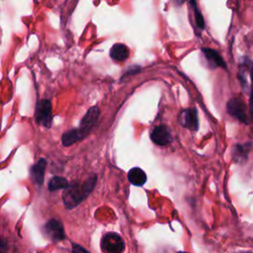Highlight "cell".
Segmentation results:
<instances>
[{"instance_id":"6da1fadb","label":"cell","mask_w":253,"mask_h":253,"mask_svg":"<svg viewBox=\"0 0 253 253\" xmlns=\"http://www.w3.org/2000/svg\"><path fill=\"white\" fill-rule=\"evenodd\" d=\"M97 183V176H90L84 183L69 184L62 195V201L67 210H72L81 204L94 190Z\"/></svg>"},{"instance_id":"7a4b0ae2","label":"cell","mask_w":253,"mask_h":253,"mask_svg":"<svg viewBox=\"0 0 253 253\" xmlns=\"http://www.w3.org/2000/svg\"><path fill=\"white\" fill-rule=\"evenodd\" d=\"M227 113L244 124H249V113L244 101L239 97L231 98L226 104Z\"/></svg>"},{"instance_id":"3957f363","label":"cell","mask_w":253,"mask_h":253,"mask_svg":"<svg viewBox=\"0 0 253 253\" xmlns=\"http://www.w3.org/2000/svg\"><path fill=\"white\" fill-rule=\"evenodd\" d=\"M35 119L39 125L47 128L50 127L52 123V112L49 100L42 99L38 101L35 109Z\"/></svg>"},{"instance_id":"277c9868","label":"cell","mask_w":253,"mask_h":253,"mask_svg":"<svg viewBox=\"0 0 253 253\" xmlns=\"http://www.w3.org/2000/svg\"><path fill=\"white\" fill-rule=\"evenodd\" d=\"M101 248L104 253H123L125 242L118 233L109 232L102 237Z\"/></svg>"},{"instance_id":"5b68a950","label":"cell","mask_w":253,"mask_h":253,"mask_svg":"<svg viewBox=\"0 0 253 253\" xmlns=\"http://www.w3.org/2000/svg\"><path fill=\"white\" fill-rule=\"evenodd\" d=\"M43 232L52 241H61L65 239V232L62 223L56 218H51L43 225Z\"/></svg>"},{"instance_id":"8992f818","label":"cell","mask_w":253,"mask_h":253,"mask_svg":"<svg viewBox=\"0 0 253 253\" xmlns=\"http://www.w3.org/2000/svg\"><path fill=\"white\" fill-rule=\"evenodd\" d=\"M179 122L181 126L190 130H197L199 127L198 113L195 108H189L181 112L179 115Z\"/></svg>"},{"instance_id":"52a82bcc","label":"cell","mask_w":253,"mask_h":253,"mask_svg":"<svg viewBox=\"0 0 253 253\" xmlns=\"http://www.w3.org/2000/svg\"><path fill=\"white\" fill-rule=\"evenodd\" d=\"M150 138L155 144L160 145V146L168 145L172 140L171 132H170L169 128L164 125H160V126H155L151 130Z\"/></svg>"},{"instance_id":"ba28073f","label":"cell","mask_w":253,"mask_h":253,"mask_svg":"<svg viewBox=\"0 0 253 253\" xmlns=\"http://www.w3.org/2000/svg\"><path fill=\"white\" fill-rule=\"evenodd\" d=\"M99 116H100L99 108L96 106L91 107L87 111V113L84 115V117L82 118V120L80 122V126L78 127L81 130H83L86 134H88L91 131V129L93 128V126H95V124L97 123Z\"/></svg>"},{"instance_id":"9c48e42d","label":"cell","mask_w":253,"mask_h":253,"mask_svg":"<svg viewBox=\"0 0 253 253\" xmlns=\"http://www.w3.org/2000/svg\"><path fill=\"white\" fill-rule=\"evenodd\" d=\"M46 164H47L46 160L44 158H41L38 160L37 163H35L31 167V170H30V175L32 180L35 182V184H37L40 187L43 183Z\"/></svg>"},{"instance_id":"30bf717a","label":"cell","mask_w":253,"mask_h":253,"mask_svg":"<svg viewBox=\"0 0 253 253\" xmlns=\"http://www.w3.org/2000/svg\"><path fill=\"white\" fill-rule=\"evenodd\" d=\"M202 52L204 53L211 68H217V67L225 68L226 67L224 60L222 59V57L220 56V54L217 51H215L211 48H203Z\"/></svg>"},{"instance_id":"8fae6325","label":"cell","mask_w":253,"mask_h":253,"mask_svg":"<svg viewBox=\"0 0 253 253\" xmlns=\"http://www.w3.org/2000/svg\"><path fill=\"white\" fill-rule=\"evenodd\" d=\"M87 134L81 130L79 127L70 129L65 131L62 136H61V143L63 144V146H70L74 143H76L77 141L83 139Z\"/></svg>"},{"instance_id":"7c38bea8","label":"cell","mask_w":253,"mask_h":253,"mask_svg":"<svg viewBox=\"0 0 253 253\" xmlns=\"http://www.w3.org/2000/svg\"><path fill=\"white\" fill-rule=\"evenodd\" d=\"M129 55V50L127 46L124 43H115L110 50V56L113 60L121 62L125 61Z\"/></svg>"},{"instance_id":"4fadbf2b","label":"cell","mask_w":253,"mask_h":253,"mask_svg":"<svg viewBox=\"0 0 253 253\" xmlns=\"http://www.w3.org/2000/svg\"><path fill=\"white\" fill-rule=\"evenodd\" d=\"M128 181L134 186H143L146 182V174L141 168L133 167L127 173Z\"/></svg>"},{"instance_id":"5bb4252c","label":"cell","mask_w":253,"mask_h":253,"mask_svg":"<svg viewBox=\"0 0 253 253\" xmlns=\"http://www.w3.org/2000/svg\"><path fill=\"white\" fill-rule=\"evenodd\" d=\"M251 148L250 143H244V144H236L232 150V157L235 162L237 163H243L246 161L249 150Z\"/></svg>"},{"instance_id":"9a60e30c","label":"cell","mask_w":253,"mask_h":253,"mask_svg":"<svg viewBox=\"0 0 253 253\" xmlns=\"http://www.w3.org/2000/svg\"><path fill=\"white\" fill-rule=\"evenodd\" d=\"M69 186V182L60 176H54L52 177L48 182V190L50 192L60 190V189H66Z\"/></svg>"},{"instance_id":"2e32d148","label":"cell","mask_w":253,"mask_h":253,"mask_svg":"<svg viewBox=\"0 0 253 253\" xmlns=\"http://www.w3.org/2000/svg\"><path fill=\"white\" fill-rule=\"evenodd\" d=\"M191 3L193 5V9H194V16H195V21H196V24L197 26L204 30L205 29V20H204V17L202 15V13L199 11L198 7H197V4H196V1L195 0H191Z\"/></svg>"},{"instance_id":"e0dca14e","label":"cell","mask_w":253,"mask_h":253,"mask_svg":"<svg viewBox=\"0 0 253 253\" xmlns=\"http://www.w3.org/2000/svg\"><path fill=\"white\" fill-rule=\"evenodd\" d=\"M250 79H251V89H250V101H249V116L253 120V65L250 68Z\"/></svg>"},{"instance_id":"ac0fdd59","label":"cell","mask_w":253,"mask_h":253,"mask_svg":"<svg viewBox=\"0 0 253 253\" xmlns=\"http://www.w3.org/2000/svg\"><path fill=\"white\" fill-rule=\"evenodd\" d=\"M72 252L73 253H90L87 249H85L81 245L75 244V243L72 244Z\"/></svg>"},{"instance_id":"d6986e66","label":"cell","mask_w":253,"mask_h":253,"mask_svg":"<svg viewBox=\"0 0 253 253\" xmlns=\"http://www.w3.org/2000/svg\"><path fill=\"white\" fill-rule=\"evenodd\" d=\"M8 252V244L2 238H0V253H7Z\"/></svg>"},{"instance_id":"ffe728a7","label":"cell","mask_w":253,"mask_h":253,"mask_svg":"<svg viewBox=\"0 0 253 253\" xmlns=\"http://www.w3.org/2000/svg\"><path fill=\"white\" fill-rule=\"evenodd\" d=\"M181 253H184V252H181Z\"/></svg>"}]
</instances>
